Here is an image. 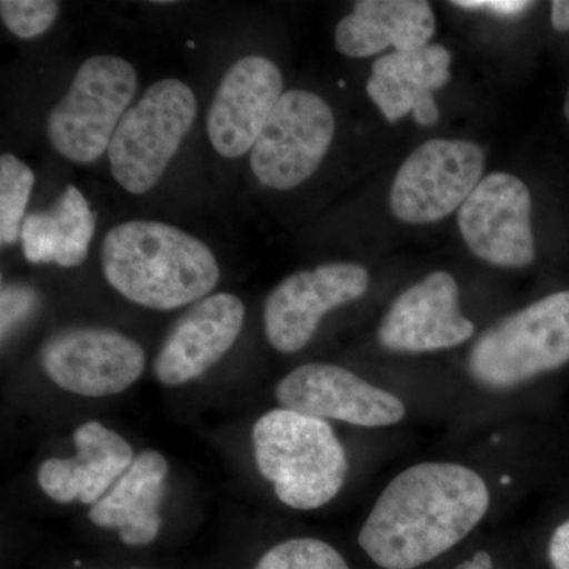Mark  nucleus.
<instances>
[{
	"instance_id": "nucleus-1",
	"label": "nucleus",
	"mask_w": 569,
	"mask_h": 569,
	"mask_svg": "<svg viewBox=\"0 0 569 569\" xmlns=\"http://www.w3.org/2000/svg\"><path fill=\"white\" fill-rule=\"evenodd\" d=\"M489 507L488 485L477 471L459 463H418L378 497L359 546L380 568L417 569L466 539Z\"/></svg>"
},
{
	"instance_id": "nucleus-2",
	"label": "nucleus",
	"mask_w": 569,
	"mask_h": 569,
	"mask_svg": "<svg viewBox=\"0 0 569 569\" xmlns=\"http://www.w3.org/2000/svg\"><path fill=\"white\" fill-rule=\"evenodd\" d=\"M102 268L123 298L153 310H174L209 296L219 263L194 236L153 220H130L108 231Z\"/></svg>"
},
{
	"instance_id": "nucleus-3",
	"label": "nucleus",
	"mask_w": 569,
	"mask_h": 569,
	"mask_svg": "<svg viewBox=\"0 0 569 569\" xmlns=\"http://www.w3.org/2000/svg\"><path fill=\"white\" fill-rule=\"evenodd\" d=\"M252 443L258 471L287 507L313 511L346 485L347 452L326 419L276 408L254 422Z\"/></svg>"
},
{
	"instance_id": "nucleus-4",
	"label": "nucleus",
	"mask_w": 569,
	"mask_h": 569,
	"mask_svg": "<svg viewBox=\"0 0 569 569\" xmlns=\"http://www.w3.org/2000/svg\"><path fill=\"white\" fill-rule=\"evenodd\" d=\"M569 362V291L539 299L488 329L471 348L468 372L489 389H511Z\"/></svg>"
},
{
	"instance_id": "nucleus-5",
	"label": "nucleus",
	"mask_w": 569,
	"mask_h": 569,
	"mask_svg": "<svg viewBox=\"0 0 569 569\" xmlns=\"http://www.w3.org/2000/svg\"><path fill=\"white\" fill-rule=\"evenodd\" d=\"M198 102L186 82H153L123 114L108 159L112 178L133 194L151 192L174 159L197 119Z\"/></svg>"
},
{
	"instance_id": "nucleus-6",
	"label": "nucleus",
	"mask_w": 569,
	"mask_h": 569,
	"mask_svg": "<svg viewBox=\"0 0 569 569\" xmlns=\"http://www.w3.org/2000/svg\"><path fill=\"white\" fill-rule=\"evenodd\" d=\"M138 77L118 56H92L74 74L69 91L48 116L47 134L54 151L73 163H92L110 149L129 111Z\"/></svg>"
},
{
	"instance_id": "nucleus-7",
	"label": "nucleus",
	"mask_w": 569,
	"mask_h": 569,
	"mask_svg": "<svg viewBox=\"0 0 569 569\" xmlns=\"http://www.w3.org/2000/svg\"><path fill=\"white\" fill-rule=\"evenodd\" d=\"M335 133V112L320 96L283 92L250 153L254 178L269 189L301 186L323 162Z\"/></svg>"
},
{
	"instance_id": "nucleus-8",
	"label": "nucleus",
	"mask_w": 569,
	"mask_h": 569,
	"mask_svg": "<svg viewBox=\"0 0 569 569\" xmlns=\"http://www.w3.org/2000/svg\"><path fill=\"white\" fill-rule=\"evenodd\" d=\"M485 151L477 142L430 140L400 167L389 204L397 220L410 224L440 222L460 209L485 173Z\"/></svg>"
},
{
	"instance_id": "nucleus-9",
	"label": "nucleus",
	"mask_w": 569,
	"mask_h": 569,
	"mask_svg": "<svg viewBox=\"0 0 569 569\" xmlns=\"http://www.w3.org/2000/svg\"><path fill=\"white\" fill-rule=\"evenodd\" d=\"M144 350L108 328H69L48 339L41 366L63 391L108 397L127 391L144 370Z\"/></svg>"
},
{
	"instance_id": "nucleus-10",
	"label": "nucleus",
	"mask_w": 569,
	"mask_h": 569,
	"mask_svg": "<svg viewBox=\"0 0 569 569\" xmlns=\"http://www.w3.org/2000/svg\"><path fill=\"white\" fill-rule=\"evenodd\" d=\"M369 282L367 269L356 263H326L288 276L264 302L269 343L284 355L302 350L326 313L361 299Z\"/></svg>"
},
{
	"instance_id": "nucleus-11",
	"label": "nucleus",
	"mask_w": 569,
	"mask_h": 569,
	"mask_svg": "<svg viewBox=\"0 0 569 569\" xmlns=\"http://www.w3.org/2000/svg\"><path fill=\"white\" fill-rule=\"evenodd\" d=\"M529 187L518 176L482 178L460 206V234L470 252L498 268H526L535 260Z\"/></svg>"
},
{
	"instance_id": "nucleus-12",
	"label": "nucleus",
	"mask_w": 569,
	"mask_h": 569,
	"mask_svg": "<svg viewBox=\"0 0 569 569\" xmlns=\"http://www.w3.org/2000/svg\"><path fill=\"white\" fill-rule=\"evenodd\" d=\"M276 399L296 413L369 429L395 426L407 413L399 397L367 383L343 367L323 362L291 370L277 383Z\"/></svg>"
},
{
	"instance_id": "nucleus-13",
	"label": "nucleus",
	"mask_w": 569,
	"mask_h": 569,
	"mask_svg": "<svg viewBox=\"0 0 569 569\" xmlns=\"http://www.w3.org/2000/svg\"><path fill=\"white\" fill-rule=\"evenodd\" d=\"M473 332V323L460 313L458 282L449 272L437 271L392 302L378 340L397 353H430L458 347Z\"/></svg>"
},
{
	"instance_id": "nucleus-14",
	"label": "nucleus",
	"mask_w": 569,
	"mask_h": 569,
	"mask_svg": "<svg viewBox=\"0 0 569 569\" xmlns=\"http://www.w3.org/2000/svg\"><path fill=\"white\" fill-rule=\"evenodd\" d=\"M283 96L279 67L263 56H246L223 74L208 112V137L224 159L252 151Z\"/></svg>"
},
{
	"instance_id": "nucleus-15",
	"label": "nucleus",
	"mask_w": 569,
	"mask_h": 569,
	"mask_svg": "<svg viewBox=\"0 0 569 569\" xmlns=\"http://www.w3.org/2000/svg\"><path fill=\"white\" fill-rule=\"evenodd\" d=\"M246 320L238 296H206L187 309L167 336L153 370L160 383L179 387L203 376L234 346Z\"/></svg>"
},
{
	"instance_id": "nucleus-16",
	"label": "nucleus",
	"mask_w": 569,
	"mask_h": 569,
	"mask_svg": "<svg viewBox=\"0 0 569 569\" xmlns=\"http://www.w3.org/2000/svg\"><path fill=\"white\" fill-rule=\"evenodd\" d=\"M77 456L51 458L39 468L40 489L58 503L96 505L132 466L134 456L126 438L97 421L73 432Z\"/></svg>"
},
{
	"instance_id": "nucleus-17",
	"label": "nucleus",
	"mask_w": 569,
	"mask_h": 569,
	"mask_svg": "<svg viewBox=\"0 0 569 569\" xmlns=\"http://www.w3.org/2000/svg\"><path fill=\"white\" fill-rule=\"evenodd\" d=\"M449 69L451 52L440 44L392 51L373 62L367 93L389 122L413 112L419 126H433L440 119L433 93L451 80Z\"/></svg>"
},
{
	"instance_id": "nucleus-18",
	"label": "nucleus",
	"mask_w": 569,
	"mask_h": 569,
	"mask_svg": "<svg viewBox=\"0 0 569 569\" xmlns=\"http://www.w3.org/2000/svg\"><path fill=\"white\" fill-rule=\"evenodd\" d=\"M436 32V14L425 0H359L336 28V48L348 58H370L388 48L415 51Z\"/></svg>"
},
{
	"instance_id": "nucleus-19",
	"label": "nucleus",
	"mask_w": 569,
	"mask_h": 569,
	"mask_svg": "<svg viewBox=\"0 0 569 569\" xmlns=\"http://www.w3.org/2000/svg\"><path fill=\"white\" fill-rule=\"evenodd\" d=\"M168 470L159 451H142L110 492L92 505L89 519L100 529L118 531L123 545H151L162 529L160 505Z\"/></svg>"
},
{
	"instance_id": "nucleus-20",
	"label": "nucleus",
	"mask_w": 569,
	"mask_h": 569,
	"mask_svg": "<svg viewBox=\"0 0 569 569\" xmlns=\"http://www.w3.org/2000/svg\"><path fill=\"white\" fill-rule=\"evenodd\" d=\"M96 233V213L84 194L67 186L48 211L29 213L21 228V247L29 263L77 268L84 263Z\"/></svg>"
},
{
	"instance_id": "nucleus-21",
	"label": "nucleus",
	"mask_w": 569,
	"mask_h": 569,
	"mask_svg": "<svg viewBox=\"0 0 569 569\" xmlns=\"http://www.w3.org/2000/svg\"><path fill=\"white\" fill-rule=\"evenodd\" d=\"M36 176L18 157H0V242L13 246L21 241V228L31 198Z\"/></svg>"
},
{
	"instance_id": "nucleus-22",
	"label": "nucleus",
	"mask_w": 569,
	"mask_h": 569,
	"mask_svg": "<svg viewBox=\"0 0 569 569\" xmlns=\"http://www.w3.org/2000/svg\"><path fill=\"white\" fill-rule=\"evenodd\" d=\"M254 569H350L346 559L328 542L295 538L279 542L261 557Z\"/></svg>"
},
{
	"instance_id": "nucleus-23",
	"label": "nucleus",
	"mask_w": 569,
	"mask_h": 569,
	"mask_svg": "<svg viewBox=\"0 0 569 569\" xmlns=\"http://www.w3.org/2000/svg\"><path fill=\"white\" fill-rule=\"evenodd\" d=\"M61 6L54 0H2L0 17L6 28L20 39L43 36L58 20Z\"/></svg>"
},
{
	"instance_id": "nucleus-24",
	"label": "nucleus",
	"mask_w": 569,
	"mask_h": 569,
	"mask_svg": "<svg viewBox=\"0 0 569 569\" xmlns=\"http://www.w3.org/2000/svg\"><path fill=\"white\" fill-rule=\"evenodd\" d=\"M2 312H0V326H2V339L26 320L37 305H39V295L28 284L9 283L2 287Z\"/></svg>"
},
{
	"instance_id": "nucleus-25",
	"label": "nucleus",
	"mask_w": 569,
	"mask_h": 569,
	"mask_svg": "<svg viewBox=\"0 0 569 569\" xmlns=\"http://www.w3.org/2000/svg\"><path fill=\"white\" fill-rule=\"evenodd\" d=\"M452 6L463 10L488 11V13L500 18H516L533 7V2H526V0H459V2H452Z\"/></svg>"
},
{
	"instance_id": "nucleus-26",
	"label": "nucleus",
	"mask_w": 569,
	"mask_h": 569,
	"mask_svg": "<svg viewBox=\"0 0 569 569\" xmlns=\"http://www.w3.org/2000/svg\"><path fill=\"white\" fill-rule=\"evenodd\" d=\"M549 560L553 569H569V519L550 537Z\"/></svg>"
},
{
	"instance_id": "nucleus-27",
	"label": "nucleus",
	"mask_w": 569,
	"mask_h": 569,
	"mask_svg": "<svg viewBox=\"0 0 569 569\" xmlns=\"http://www.w3.org/2000/svg\"><path fill=\"white\" fill-rule=\"evenodd\" d=\"M552 26L559 32L569 31V0L552 2Z\"/></svg>"
},
{
	"instance_id": "nucleus-28",
	"label": "nucleus",
	"mask_w": 569,
	"mask_h": 569,
	"mask_svg": "<svg viewBox=\"0 0 569 569\" xmlns=\"http://www.w3.org/2000/svg\"><path fill=\"white\" fill-rule=\"evenodd\" d=\"M456 569H493L492 557L486 550H479L471 559L462 561Z\"/></svg>"
},
{
	"instance_id": "nucleus-29",
	"label": "nucleus",
	"mask_w": 569,
	"mask_h": 569,
	"mask_svg": "<svg viewBox=\"0 0 569 569\" xmlns=\"http://www.w3.org/2000/svg\"><path fill=\"white\" fill-rule=\"evenodd\" d=\"M565 116H567V119L569 121V91L567 93V99H565Z\"/></svg>"
}]
</instances>
